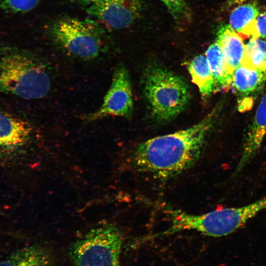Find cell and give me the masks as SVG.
<instances>
[{
    "mask_svg": "<svg viewBox=\"0 0 266 266\" xmlns=\"http://www.w3.org/2000/svg\"><path fill=\"white\" fill-rule=\"evenodd\" d=\"M216 111L215 109L188 128L139 143L130 157L132 167L137 171L164 179L189 169L200 157Z\"/></svg>",
    "mask_w": 266,
    "mask_h": 266,
    "instance_id": "obj_1",
    "label": "cell"
},
{
    "mask_svg": "<svg viewBox=\"0 0 266 266\" xmlns=\"http://www.w3.org/2000/svg\"><path fill=\"white\" fill-rule=\"evenodd\" d=\"M50 80L45 66L29 52L0 48V91L26 100L45 97Z\"/></svg>",
    "mask_w": 266,
    "mask_h": 266,
    "instance_id": "obj_2",
    "label": "cell"
},
{
    "mask_svg": "<svg viewBox=\"0 0 266 266\" xmlns=\"http://www.w3.org/2000/svg\"><path fill=\"white\" fill-rule=\"evenodd\" d=\"M144 92L152 114L159 121L170 120L187 107L191 94L180 76L162 67L148 68L144 76Z\"/></svg>",
    "mask_w": 266,
    "mask_h": 266,
    "instance_id": "obj_3",
    "label": "cell"
},
{
    "mask_svg": "<svg viewBox=\"0 0 266 266\" xmlns=\"http://www.w3.org/2000/svg\"><path fill=\"white\" fill-rule=\"evenodd\" d=\"M121 233L111 224L93 228L71 245L69 253L75 266H121Z\"/></svg>",
    "mask_w": 266,
    "mask_h": 266,
    "instance_id": "obj_4",
    "label": "cell"
},
{
    "mask_svg": "<svg viewBox=\"0 0 266 266\" xmlns=\"http://www.w3.org/2000/svg\"><path fill=\"white\" fill-rule=\"evenodd\" d=\"M50 33L67 53L84 60L97 57L103 45L104 32L98 21L62 18L54 23Z\"/></svg>",
    "mask_w": 266,
    "mask_h": 266,
    "instance_id": "obj_5",
    "label": "cell"
},
{
    "mask_svg": "<svg viewBox=\"0 0 266 266\" xmlns=\"http://www.w3.org/2000/svg\"><path fill=\"white\" fill-rule=\"evenodd\" d=\"M98 22L115 30L130 26L140 15V0H76Z\"/></svg>",
    "mask_w": 266,
    "mask_h": 266,
    "instance_id": "obj_6",
    "label": "cell"
},
{
    "mask_svg": "<svg viewBox=\"0 0 266 266\" xmlns=\"http://www.w3.org/2000/svg\"><path fill=\"white\" fill-rule=\"evenodd\" d=\"M133 106L128 71L124 66H119L113 72L111 85L100 108L82 118L92 122L110 116L129 117L132 114Z\"/></svg>",
    "mask_w": 266,
    "mask_h": 266,
    "instance_id": "obj_7",
    "label": "cell"
},
{
    "mask_svg": "<svg viewBox=\"0 0 266 266\" xmlns=\"http://www.w3.org/2000/svg\"><path fill=\"white\" fill-rule=\"evenodd\" d=\"M266 137V94L257 108L253 121L244 138L242 151L233 173L238 175L253 159Z\"/></svg>",
    "mask_w": 266,
    "mask_h": 266,
    "instance_id": "obj_8",
    "label": "cell"
},
{
    "mask_svg": "<svg viewBox=\"0 0 266 266\" xmlns=\"http://www.w3.org/2000/svg\"><path fill=\"white\" fill-rule=\"evenodd\" d=\"M32 129L29 123L0 110V148L14 150L24 145Z\"/></svg>",
    "mask_w": 266,
    "mask_h": 266,
    "instance_id": "obj_9",
    "label": "cell"
},
{
    "mask_svg": "<svg viewBox=\"0 0 266 266\" xmlns=\"http://www.w3.org/2000/svg\"><path fill=\"white\" fill-rule=\"evenodd\" d=\"M53 257L45 247L35 244L11 252L0 261V266H54Z\"/></svg>",
    "mask_w": 266,
    "mask_h": 266,
    "instance_id": "obj_10",
    "label": "cell"
},
{
    "mask_svg": "<svg viewBox=\"0 0 266 266\" xmlns=\"http://www.w3.org/2000/svg\"><path fill=\"white\" fill-rule=\"evenodd\" d=\"M217 40L221 46L227 65L233 73L243 60L245 51L243 39L229 25H225L219 30Z\"/></svg>",
    "mask_w": 266,
    "mask_h": 266,
    "instance_id": "obj_11",
    "label": "cell"
},
{
    "mask_svg": "<svg viewBox=\"0 0 266 266\" xmlns=\"http://www.w3.org/2000/svg\"><path fill=\"white\" fill-rule=\"evenodd\" d=\"M205 57L208 61L214 83V89H225L233 82V73L230 70L221 47L216 40L207 49Z\"/></svg>",
    "mask_w": 266,
    "mask_h": 266,
    "instance_id": "obj_12",
    "label": "cell"
},
{
    "mask_svg": "<svg viewBox=\"0 0 266 266\" xmlns=\"http://www.w3.org/2000/svg\"><path fill=\"white\" fill-rule=\"evenodd\" d=\"M266 81V70L252 68L243 64L234 69L232 84L243 94L253 92L261 87Z\"/></svg>",
    "mask_w": 266,
    "mask_h": 266,
    "instance_id": "obj_13",
    "label": "cell"
},
{
    "mask_svg": "<svg viewBox=\"0 0 266 266\" xmlns=\"http://www.w3.org/2000/svg\"><path fill=\"white\" fill-rule=\"evenodd\" d=\"M259 15V8L256 3L241 4L232 11L229 26L240 35L252 36L254 22Z\"/></svg>",
    "mask_w": 266,
    "mask_h": 266,
    "instance_id": "obj_14",
    "label": "cell"
},
{
    "mask_svg": "<svg viewBox=\"0 0 266 266\" xmlns=\"http://www.w3.org/2000/svg\"><path fill=\"white\" fill-rule=\"evenodd\" d=\"M188 70L193 82L198 86L201 95L205 97L214 91L213 77L206 57L199 55L189 64Z\"/></svg>",
    "mask_w": 266,
    "mask_h": 266,
    "instance_id": "obj_15",
    "label": "cell"
},
{
    "mask_svg": "<svg viewBox=\"0 0 266 266\" xmlns=\"http://www.w3.org/2000/svg\"><path fill=\"white\" fill-rule=\"evenodd\" d=\"M241 64L266 70V41L252 37L245 44V54Z\"/></svg>",
    "mask_w": 266,
    "mask_h": 266,
    "instance_id": "obj_16",
    "label": "cell"
},
{
    "mask_svg": "<svg viewBox=\"0 0 266 266\" xmlns=\"http://www.w3.org/2000/svg\"><path fill=\"white\" fill-rule=\"evenodd\" d=\"M42 0H0V8L8 13L16 14L29 11Z\"/></svg>",
    "mask_w": 266,
    "mask_h": 266,
    "instance_id": "obj_17",
    "label": "cell"
},
{
    "mask_svg": "<svg viewBox=\"0 0 266 266\" xmlns=\"http://www.w3.org/2000/svg\"><path fill=\"white\" fill-rule=\"evenodd\" d=\"M166 7L173 18L179 20L186 16L187 6L185 0H160Z\"/></svg>",
    "mask_w": 266,
    "mask_h": 266,
    "instance_id": "obj_18",
    "label": "cell"
},
{
    "mask_svg": "<svg viewBox=\"0 0 266 266\" xmlns=\"http://www.w3.org/2000/svg\"><path fill=\"white\" fill-rule=\"evenodd\" d=\"M252 37L258 38L266 37V11L259 14L256 19Z\"/></svg>",
    "mask_w": 266,
    "mask_h": 266,
    "instance_id": "obj_19",
    "label": "cell"
},
{
    "mask_svg": "<svg viewBox=\"0 0 266 266\" xmlns=\"http://www.w3.org/2000/svg\"><path fill=\"white\" fill-rule=\"evenodd\" d=\"M245 0H235V2L240 3H242V2H243Z\"/></svg>",
    "mask_w": 266,
    "mask_h": 266,
    "instance_id": "obj_20",
    "label": "cell"
}]
</instances>
